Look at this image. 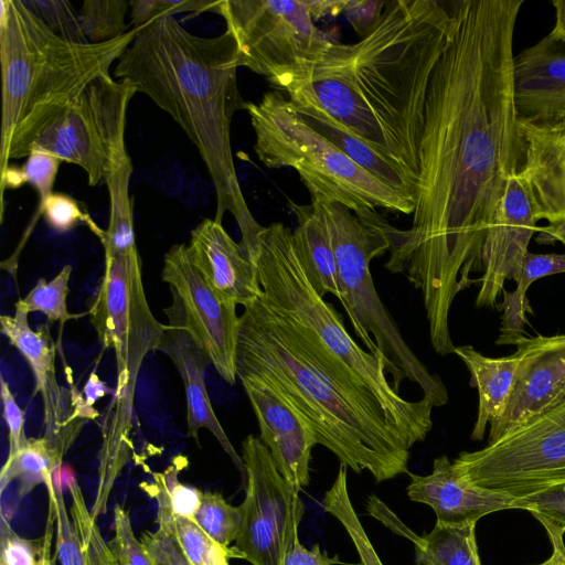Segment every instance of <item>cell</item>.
<instances>
[{
  "instance_id": "obj_1",
  "label": "cell",
  "mask_w": 565,
  "mask_h": 565,
  "mask_svg": "<svg viewBox=\"0 0 565 565\" xmlns=\"http://www.w3.org/2000/svg\"><path fill=\"white\" fill-rule=\"evenodd\" d=\"M524 0H463L454 38L430 78L413 223L388 224L385 268L423 296L429 339L454 352L449 312L482 269L487 230L523 143L513 98V34Z\"/></svg>"
},
{
  "instance_id": "obj_2",
  "label": "cell",
  "mask_w": 565,
  "mask_h": 565,
  "mask_svg": "<svg viewBox=\"0 0 565 565\" xmlns=\"http://www.w3.org/2000/svg\"><path fill=\"white\" fill-rule=\"evenodd\" d=\"M463 0H390L380 23L322 56L277 90H298L418 180L425 104Z\"/></svg>"
},
{
  "instance_id": "obj_3",
  "label": "cell",
  "mask_w": 565,
  "mask_h": 565,
  "mask_svg": "<svg viewBox=\"0 0 565 565\" xmlns=\"http://www.w3.org/2000/svg\"><path fill=\"white\" fill-rule=\"evenodd\" d=\"M236 372L275 392L355 473L367 470L376 482L408 473L413 445L374 393L313 331L263 295L239 316Z\"/></svg>"
},
{
  "instance_id": "obj_4",
  "label": "cell",
  "mask_w": 565,
  "mask_h": 565,
  "mask_svg": "<svg viewBox=\"0 0 565 565\" xmlns=\"http://www.w3.org/2000/svg\"><path fill=\"white\" fill-rule=\"evenodd\" d=\"M238 50L230 32L199 36L173 15H163L137 29L117 61L115 77L147 95L196 147L215 189L214 220L222 223L231 213L246 250L263 226L247 206L232 153V119L248 104L238 89Z\"/></svg>"
},
{
  "instance_id": "obj_5",
  "label": "cell",
  "mask_w": 565,
  "mask_h": 565,
  "mask_svg": "<svg viewBox=\"0 0 565 565\" xmlns=\"http://www.w3.org/2000/svg\"><path fill=\"white\" fill-rule=\"evenodd\" d=\"M137 29L104 43L67 41L50 30L22 0L0 1L2 115L0 175L26 136L75 99L131 44Z\"/></svg>"
},
{
  "instance_id": "obj_6",
  "label": "cell",
  "mask_w": 565,
  "mask_h": 565,
  "mask_svg": "<svg viewBox=\"0 0 565 565\" xmlns=\"http://www.w3.org/2000/svg\"><path fill=\"white\" fill-rule=\"evenodd\" d=\"M245 254L256 268L268 306L313 331L367 385L391 423L413 446L425 440L433 427V405L424 397L419 401L402 397L387 380L384 356L363 350L352 339L333 306L309 282L291 228L281 222L263 226Z\"/></svg>"
},
{
  "instance_id": "obj_7",
  "label": "cell",
  "mask_w": 565,
  "mask_h": 565,
  "mask_svg": "<svg viewBox=\"0 0 565 565\" xmlns=\"http://www.w3.org/2000/svg\"><path fill=\"white\" fill-rule=\"evenodd\" d=\"M311 204L328 228L341 280V305L358 337L370 353L384 356L395 391L399 392L407 379L420 387L433 407L446 405L448 393L444 382L404 340L373 282L371 260L391 247L388 223L376 211L358 216L340 203L311 200Z\"/></svg>"
},
{
  "instance_id": "obj_8",
  "label": "cell",
  "mask_w": 565,
  "mask_h": 565,
  "mask_svg": "<svg viewBox=\"0 0 565 565\" xmlns=\"http://www.w3.org/2000/svg\"><path fill=\"white\" fill-rule=\"evenodd\" d=\"M254 151L269 169L291 168L311 200L340 203L358 216L383 209L413 214L415 201L390 188L310 127L280 90L266 92L246 108Z\"/></svg>"
},
{
  "instance_id": "obj_9",
  "label": "cell",
  "mask_w": 565,
  "mask_h": 565,
  "mask_svg": "<svg viewBox=\"0 0 565 565\" xmlns=\"http://www.w3.org/2000/svg\"><path fill=\"white\" fill-rule=\"evenodd\" d=\"M88 316L104 349L115 352L117 385L103 431L128 438L137 379L145 358L160 350L166 324L146 299L137 248L105 256V270Z\"/></svg>"
},
{
  "instance_id": "obj_10",
  "label": "cell",
  "mask_w": 565,
  "mask_h": 565,
  "mask_svg": "<svg viewBox=\"0 0 565 565\" xmlns=\"http://www.w3.org/2000/svg\"><path fill=\"white\" fill-rule=\"evenodd\" d=\"M137 89L126 81L102 76L72 102L54 113L9 153L26 158L32 151L47 152L61 161L79 166L92 186L127 157V109Z\"/></svg>"
},
{
  "instance_id": "obj_11",
  "label": "cell",
  "mask_w": 565,
  "mask_h": 565,
  "mask_svg": "<svg viewBox=\"0 0 565 565\" xmlns=\"http://www.w3.org/2000/svg\"><path fill=\"white\" fill-rule=\"evenodd\" d=\"M215 13L236 42L239 67L265 76L275 89L331 43L313 23L310 0H218Z\"/></svg>"
},
{
  "instance_id": "obj_12",
  "label": "cell",
  "mask_w": 565,
  "mask_h": 565,
  "mask_svg": "<svg viewBox=\"0 0 565 565\" xmlns=\"http://www.w3.org/2000/svg\"><path fill=\"white\" fill-rule=\"evenodd\" d=\"M476 486L524 498L565 481V403L452 461Z\"/></svg>"
},
{
  "instance_id": "obj_13",
  "label": "cell",
  "mask_w": 565,
  "mask_h": 565,
  "mask_svg": "<svg viewBox=\"0 0 565 565\" xmlns=\"http://www.w3.org/2000/svg\"><path fill=\"white\" fill-rule=\"evenodd\" d=\"M245 466V499L239 505L242 526L235 546L252 565H284L298 537L305 515L299 490L277 470L259 437L242 443Z\"/></svg>"
},
{
  "instance_id": "obj_14",
  "label": "cell",
  "mask_w": 565,
  "mask_h": 565,
  "mask_svg": "<svg viewBox=\"0 0 565 565\" xmlns=\"http://www.w3.org/2000/svg\"><path fill=\"white\" fill-rule=\"evenodd\" d=\"M162 280L180 302L184 324L210 363L228 384H235L239 317L236 303L221 298L195 266L185 244L164 255Z\"/></svg>"
},
{
  "instance_id": "obj_15",
  "label": "cell",
  "mask_w": 565,
  "mask_h": 565,
  "mask_svg": "<svg viewBox=\"0 0 565 565\" xmlns=\"http://www.w3.org/2000/svg\"><path fill=\"white\" fill-rule=\"evenodd\" d=\"M536 221L530 189L518 172L510 178L486 233L477 307L494 308L505 280H516L530 241L537 230Z\"/></svg>"
},
{
  "instance_id": "obj_16",
  "label": "cell",
  "mask_w": 565,
  "mask_h": 565,
  "mask_svg": "<svg viewBox=\"0 0 565 565\" xmlns=\"http://www.w3.org/2000/svg\"><path fill=\"white\" fill-rule=\"evenodd\" d=\"M0 331L30 365L35 381L34 394H40L43 403V437L64 456L84 422L75 417L71 390L57 382L56 348L49 326L32 329L28 315L15 309L14 315L0 317Z\"/></svg>"
},
{
  "instance_id": "obj_17",
  "label": "cell",
  "mask_w": 565,
  "mask_h": 565,
  "mask_svg": "<svg viewBox=\"0 0 565 565\" xmlns=\"http://www.w3.org/2000/svg\"><path fill=\"white\" fill-rule=\"evenodd\" d=\"M515 347V386L502 415L490 424L489 443L550 409L565 386V333L524 337Z\"/></svg>"
},
{
  "instance_id": "obj_18",
  "label": "cell",
  "mask_w": 565,
  "mask_h": 565,
  "mask_svg": "<svg viewBox=\"0 0 565 565\" xmlns=\"http://www.w3.org/2000/svg\"><path fill=\"white\" fill-rule=\"evenodd\" d=\"M256 416L260 440L279 473L297 490L310 482L311 451L317 443L310 426L266 385L241 381Z\"/></svg>"
},
{
  "instance_id": "obj_19",
  "label": "cell",
  "mask_w": 565,
  "mask_h": 565,
  "mask_svg": "<svg viewBox=\"0 0 565 565\" xmlns=\"http://www.w3.org/2000/svg\"><path fill=\"white\" fill-rule=\"evenodd\" d=\"M408 498L429 505L438 524H471L490 513L515 509V498L476 486L447 456L434 460L429 475L408 472Z\"/></svg>"
},
{
  "instance_id": "obj_20",
  "label": "cell",
  "mask_w": 565,
  "mask_h": 565,
  "mask_svg": "<svg viewBox=\"0 0 565 565\" xmlns=\"http://www.w3.org/2000/svg\"><path fill=\"white\" fill-rule=\"evenodd\" d=\"M164 311L169 322L166 324L159 351L164 352L171 359L182 380L189 435L198 440L199 430L207 429L230 456L245 483L246 471L243 459L234 449L218 422L207 394L204 373L210 360L188 332L177 297L173 296L172 305Z\"/></svg>"
},
{
  "instance_id": "obj_21",
  "label": "cell",
  "mask_w": 565,
  "mask_h": 565,
  "mask_svg": "<svg viewBox=\"0 0 565 565\" xmlns=\"http://www.w3.org/2000/svg\"><path fill=\"white\" fill-rule=\"evenodd\" d=\"M513 98L520 122L550 124L565 115V42L545 36L513 57Z\"/></svg>"
},
{
  "instance_id": "obj_22",
  "label": "cell",
  "mask_w": 565,
  "mask_h": 565,
  "mask_svg": "<svg viewBox=\"0 0 565 565\" xmlns=\"http://www.w3.org/2000/svg\"><path fill=\"white\" fill-rule=\"evenodd\" d=\"M520 173L530 189L536 220L565 222V118L550 124L520 122Z\"/></svg>"
},
{
  "instance_id": "obj_23",
  "label": "cell",
  "mask_w": 565,
  "mask_h": 565,
  "mask_svg": "<svg viewBox=\"0 0 565 565\" xmlns=\"http://www.w3.org/2000/svg\"><path fill=\"white\" fill-rule=\"evenodd\" d=\"M195 266L223 299L246 306L263 292L254 264L221 222L204 218L188 245Z\"/></svg>"
},
{
  "instance_id": "obj_24",
  "label": "cell",
  "mask_w": 565,
  "mask_h": 565,
  "mask_svg": "<svg viewBox=\"0 0 565 565\" xmlns=\"http://www.w3.org/2000/svg\"><path fill=\"white\" fill-rule=\"evenodd\" d=\"M301 118L329 139L353 162L390 188L415 201L417 179L399 163L365 142L334 119L311 97L298 90L284 93Z\"/></svg>"
},
{
  "instance_id": "obj_25",
  "label": "cell",
  "mask_w": 565,
  "mask_h": 565,
  "mask_svg": "<svg viewBox=\"0 0 565 565\" xmlns=\"http://www.w3.org/2000/svg\"><path fill=\"white\" fill-rule=\"evenodd\" d=\"M454 353L470 372V385L478 391L479 405L471 438L482 440L488 424L504 412L515 386L520 360L514 352L502 358H489L471 345L455 347Z\"/></svg>"
},
{
  "instance_id": "obj_26",
  "label": "cell",
  "mask_w": 565,
  "mask_h": 565,
  "mask_svg": "<svg viewBox=\"0 0 565 565\" xmlns=\"http://www.w3.org/2000/svg\"><path fill=\"white\" fill-rule=\"evenodd\" d=\"M290 207L298 221L292 231L294 244L309 282L320 297L331 294L342 303L338 263L320 213L311 203L290 202Z\"/></svg>"
},
{
  "instance_id": "obj_27",
  "label": "cell",
  "mask_w": 565,
  "mask_h": 565,
  "mask_svg": "<svg viewBox=\"0 0 565 565\" xmlns=\"http://www.w3.org/2000/svg\"><path fill=\"white\" fill-rule=\"evenodd\" d=\"M130 157L122 160L105 179L109 193L110 213L108 227L96 233L100 238L105 256L125 254L136 247L132 203L129 183L132 174Z\"/></svg>"
},
{
  "instance_id": "obj_28",
  "label": "cell",
  "mask_w": 565,
  "mask_h": 565,
  "mask_svg": "<svg viewBox=\"0 0 565 565\" xmlns=\"http://www.w3.org/2000/svg\"><path fill=\"white\" fill-rule=\"evenodd\" d=\"M476 524L436 523L429 533L414 542L417 565H481Z\"/></svg>"
},
{
  "instance_id": "obj_29",
  "label": "cell",
  "mask_w": 565,
  "mask_h": 565,
  "mask_svg": "<svg viewBox=\"0 0 565 565\" xmlns=\"http://www.w3.org/2000/svg\"><path fill=\"white\" fill-rule=\"evenodd\" d=\"M63 457L45 437L29 438L22 449L8 456L0 473L1 491L18 481V495L25 497L39 484L46 483L61 468Z\"/></svg>"
},
{
  "instance_id": "obj_30",
  "label": "cell",
  "mask_w": 565,
  "mask_h": 565,
  "mask_svg": "<svg viewBox=\"0 0 565 565\" xmlns=\"http://www.w3.org/2000/svg\"><path fill=\"white\" fill-rule=\"evenodd\" d=\"M141 487L157 501L158 527L153 532L146 531L140 539L153 564L191 565L177 541L172 523L173 511L162 484L153 478L152 482Z\"/></svg>"
},
{
  "instance_id": "obj_31",
  "label": "cell",
  "mask_w": 565,
  "mask_h": 565,
  "mask_svg": "<svg viewBox=\"0 0 565 565\" xmlns=\"http://www.w3.org/2000/svg\"><path fill=\"white\" fill-rule=\"evenodd\" d=\"M322 507L345 529L360 557L359 565H383L351 503L347 466L341 463L333 484L324 493Z\"/></svg>"
},
{
  "instance_id": "obj_32",
  "label": "cell",
  "mask_w": 565,
  "mask_h": 565,
  "mask_svg": "<svg viewBox=\"0 0 565 565\" xmlns=\"http://www.w3.org/2000/svg\"><path fill=\"white\" fill-rule=\"evenodd\" d=\"M174 534L191 565H230L243 558L236 546H224L206 534L192 519L172 514Z\"/></svg>"
},
{
  "instance_id": "obj_33",
  "label": "cell",
  "mask_w": 565,
  "mask_h": 565,
  "mask_svg": "<svg viewBox=\"0 0 565 565\" xmlns=\"http://www.w3.org/2000/svg\"><path fill=\"white\" fill-rule=\"evenodd\" d=\"M71 274L72 267L65 265L50 281L40 278L35 286L15 302L14 308L26 315L35 311L42 312L50 323L60 321L64 324L67 320L77 318L78 316L67 310L66 305Z\"/></svg>"
},
{
  "instance_id": "obj_34",
  "label": "cell",
  "mask_w": 565,
  "mask_h": 565,
  "mask_svg": "<svg viewBox=\"0 0 565 565\" xmlns=\"http://www.w3.org/2000/svg\"><path fill=\"white\" fill-rule=\"evenodd\" d=\"M130 1L85 0L78 12L79 24L89 43H104L124 35Z\"/></svg>"
},
{
  "instance_id": "obj_35",
  "label": "cell",
  "mask_w": 565,
  "mask_h": 565,
  "mask_svg": "<svg viewBox=\"0 0 565 565\" xmlns=\"http://www.w3.org/2000/svg\"><path fill=\"white\" fill-rule=\"evenodd\" d=\"M192 520L213 540L230 546L239 534L242 512L239 507L228 503L221 493L204 491Z\"/></svg>"
},
{
  "instance_id": "obj_36",
  "label": "cell",
  "mask_w": 565,
  "mask_h": 565,
  "mask_svg": "<svg viewBox=\"0 0 565 565\" xmlns=\"http://www.w3.org/2000/svg\"><path fill=\"white\" fill-rule=\"evenodd\" d=\"M67 487L72 497L71 516L81 540L85 564L119 565L92 516L76 480L72 479Z\"/></svg>"
},
{
  "instance_id": "obj_37",
  "label": "cell",
  "mask_w": 565,
  "mask_h": 565,
  "mask_svg": "<svg viewBox=\"0 0 565 565\" xmlns=\"http://www.w3.org/2000/svg\"><path fill=\"white\" fill-rule=\"evenodd\" d=\"M57 471L45 483L49 503L55 513L56 554L62 565H86L79 536L66 509L63 489L55 478Z\"/></svg>"
},
{
  "instance_id": "obj_38",
  "label": "cell",
  "mask_w": 565,
  "mask_h": 565,
  "mask_svg": "<svg viewBox=\"0 0 565 565\" xmlns=\"http://www.w3.org/2000/svg\"><path fill=\"white\" fill-rule=\"evenodd\" d=\"M25 6L56 35L67 41L89 43L83 34L78 13L65 0H28Z\"/></svg>"
},
{
  "instance_id": "obj_39",
  "label": "cell",
  "mask_w": 565,
  "mask_h": 565,
  "mask_svg": "<svg viewBox=\"0 0 565 565\" xmlns=\"http://www.w3.org/2000/svg\"><path fill=\"white\" fill-rule=\"evenodd\" d=\"M107 543L119 565H154L135 535L129 512L118 503L114 507V536Z\"/></svg>"
},
{
  "instance_id": "obj_40",
  "label": "cell",
  "mask_w": 565,
  "mask_h": 565,
  "mask_svg": "<svg viewBox=\"0 0 565 565\" xmlns=\"http://www.w3.org/2000/svg\"><path fill=\"white\" fill-rule=\"evenodd\" d=\"M218 1L212 0H136L130 1L131 24L140 29L146 24L163 17L181 12H216Z\"/></svg>"
},
{
  "instance_id": "obj_41",
  "label": "cell",
  "mask_w": 565,
  "mask_h": 565,
  "mask_svg": "<svg viewBox=\"0 0 565 565\" xmlns=\"http://www.w3.org/2000/svg\"><path fill=\"white\" fill-rule=\"evenodd\" d=\"M43 215L45 222L50 227L57 232H67L74 228L79 222L87 223L92 230H94L97 225H95L92 220L85 214L76 200L72 196L53 192L51 193L42 209L40 211H35V215L28 228V233L35 225L39 217Z\"/></svg>"
},
{
  "instance_id": "obj_42",
  "label": "cell",
  "mask_w": 565,
  "mask_h": 565,
  "mask_svg": "<svg viewBox=\"0 0 565 565\" xmlns=\"http://www.w3.org/2000/svg\"><path fill=\"white\" fill-rule=\"evenodd\" d=\"M515 509L526 510L565 532V481L515 499Z\"/></svg>"
},
{
  "instance_id": "obj_43",
  "label": "cell",
  "mask_w": 565,
  "mask_h": 565,
  "mask_svg": "<svg viewBox=\"0 0 565 565\" xmlns=\"http://www.w3.org/2000/svg\"><path fill=\"white\" fill-rule=\"evenodd\" d=\"M182 467L177 459L163 472H154L152 476L162 484L174 514L193 519L202 491L179 481L178 475Z\"/></svg>"
},
{
  "instance_id": "obj_44",
  "label": "cell",
  "mask_w": 565,
  "mask_h": 565,
  "mask_svg": "<svg viewBox=\"0 0 565 565\" xmlns=\"http://www.w3.org/2000/svg\"><path fill=\"white\" fill-rule=\"evenodd\" d=\"M502 317L500 334L495 341L497 345H516L525 335L524 327L526 323L525 312L531 311L529 300L522 297L521 294L514 289L508 291L502 289Z\"/></svg>"
},
{
  "instance_id": "obj_45",
  "label": "cell",
  "mask_w": 565,
  "mask_h": 565,
  "mask_svg": "<svg viewBox=\"0 0 565 565\" xmlns=\"http://www.w3.org/2000/svg\"><path fill=\"white\" fill-rule=\"evenodd\" d=\"M62 161L44 151H32L21 167L26 183L38 192L40 211L46 198L53 193V186Z\"/></svg>"
},
{
  "instance_id": "obj_46",
  "label": "cell",
  "mask_w": 565,
  "mask_h": 565,
  "mask_svg": "<svg viewBox=\"0 0 565 565\" xmlns=\"http://www.w3.org/2000/svg\"><path fill=\"white\" fill-rule=\"evenodd\" d=\"M0 537L1 565L35 564L42 547V539L33 541L21 537L14 532L4 515L1 519Z\"/></svg>"
},
{
  "instance_id": "obj_47",
  "label": "cell",
  "mask_w": 565,
  "mask_h": 565,
  "mask_svg": "<svg viewBox=\"0 0 565 565\" xmlns=\"http://www.w3.org/2000/svg\"><path fill=\"white\" fill-rule=\"evenodd\" d=\"M565 273V254H534L527 252L515 280L516 290L526 297L529 287L537 279Z\"/></svg>"
},
{
  "instance_id": "obj_48",
  "label": "cell",
  "mask_w": 565,
  "mask_h": 565,
  "mask_svg": "<svg viewBox=\"0 0 565 565\" xmlns=\"http://www.w3.org/2000/svg\"><path fill=\"white\" fill-rule=\"evenodd\" d=\"M0 394L3 406L2 415L8 427V456H11L22 449L29 440L24 431L25 414L15 402L8 382L2 376Z\"/></svg>"
},
{
  "instance_id": "obj_49",
  "label": "cell",
  "mask_w": 565,
  "mask_h": 565,
  "mask_svg": "<svg viewBox=\"0 0 565 565\" xmlns=\"http://www.w3.org/2000/svg\"><path fill=\"white\" fill-rule=\"evenodd\" d=\"M385 3L386 1L382 0H347L343 13L354 31L363 39L380 23Z\"/></svg>"
},
{
  "instance_id": "obj_50",
  "label": "cell",
  "mask_w": 565,
  "mask_h": 565,
  "mask_svg": "<svg viewBox=\"0 0 565 565\" xmlns=\"http://www.w3.org/2000/svg\"><path fill=\"white\" fill-rule=\"evenodd\" d=\"M340 563L338 555L333 557L328 556L327 553L320 550L318 544L308 550L298 539L288 552L284 565H335Z\"/></svg>"
},
{
  "instance_id": "obj_51",
  "label": "cell",
  "mask_w": 565,
  "mask_h": 565,
  "mask_svg": "<svg viewBox=\"0 0 565 565\" xmlns=\"http://www.w3.org/2000/svg\"><path fill=\"white\" fill-rule=\"evenodd\" d=\"M539 521L546 530L552 545V554L546 561L536 565H565V544L563 539L565 532L545 520L540 519Z\"/></svg>"
},
{
  "instance_id": "obj_52",
  "label": "cell",
  "mask_w": 565,
  "mask_h": 565,
  "mask_svg": "<svg viewBox=\"0 0 565 565\" xmlns=\"http://www.w3.org/2000/svg\"><path fill=\"white\" fill-rule=\"evenodd\" d=\"M55 530V513L53 507L49 503V512L44 535L42 536V547L34 565H55V557H52L51 546L53 532Z\"/></svg>"
},
{
  "instance_id": "obj_53",
  "label": "cell",
  "mask_w": 565,
  "mask_h": 565,
  "mask_svg": "<svg viewBox=\"0 0 565 565\" xmlns=\"http://www.w3.org/2000/svg\"><path fill=\"white\" fill-rule=\"evenodd\" d=\"M82 393L86 403L94 407V404L106 394H110L111 390L98 377L95 371H92Z\"/></svg>"
},
{
  "instance_id": "obj_54",
  "label": "cell",
  "mask_w": 565,
  "mask_h": 565,
  "mask_svg": "<svg viewBox=\"0 0 565 565\" xmlns=\"http://www.w3.org/2000/svg\"><path fill=\"white\" fill-rule=\"evenodd\" d=\"M347 0H310L313 19L337 17L344 12Z\"/></svg>"
},
{
  "instance_id": "obj_55",
  "label": "cell",
  "mask_w": 565,
  "mask_h": 565,
  "mask_svg": "<svg viewBox=\"0 0 565 565\" xmlns=\"http://www.w3.org/2000/svg\"><path fill=\"white\" fill-rule=\"evenodd\" d=\"M540 231V236L537 237V242L540 243H553L558 241L565 245V222L548 225L545 227L537 228Z\"/></svg>"
},
{
  "instance_id": "obj_56",
  "label": "cell",
  "mask_w": 565,
  "mask_h": 565,
  "mask_svg": "<svg viewBox=\"0 0 565 565\" xmlns=\"http://www.w3.org/2000/svg\"><path fill=\"white\" fill-rule=\"evenodd\" d=\"M552 4L556 11V22L548 35L565 42V0H553Z\"/></svg>"
},
{
  "instance_id": "obj_57",
  "label": "cell",
  "mask_w": 565,
  "mask_h": 565,
  "mask_svg": "<svg viewBox=\"0 0 565 565\" xmlns=\"http://www.w3.org/2000/svg\"><path fill=\"white\" fill-rule=\"evenodd\" d=\"M563 403H565V386L563 387V390L559 393V395L557 396V398L554 401V403H553L551 408H554V407H556V406H558V405H561Z\"/></svg>"
},
{
  "instance_id": "obj_58",
  "label": "cell",
  "mask_w": 565,
  "mask_h": 565,
  "mask_svg": "<svg viewBox=\"0 0 565 565\" xmlns=\"http://www.w3.org/2000/svg\"><path fill=\"white\" fill-rule=\"evenodd\" d=\"M562 118H565V115Z\"/></svg>"
}]
</instances>
